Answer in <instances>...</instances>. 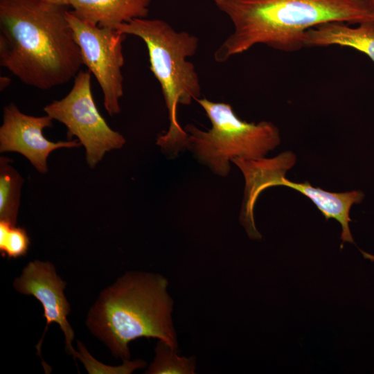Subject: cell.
I'll use <instances>...</instances> for the list:
<instances>
[{
    "label": "cell",
    "mask_w": 374,
    "mask_h": 374,
    "mask_svg": "<svg viewBox=\"0 0 374 374\" xmlns=\"http://www.w3.org/2000/svg\"><path fill=\"white\" fill-rule=\"evenodd\" d=\"M139 37L148 49L150 68L159 82L168 113L169 127L157 144L166 154L176 157L187 148L188 133L177 119L178 105H189L199 98L201 85L194 64L188 60L199 47V38L177 31L159 19L136 18L116 28Z\"/></svg>",
    "instance_id": "4"
},
{
    "label": "cell",
    "mask_w": 374,
    "mask_h": 374,
    "mask_svg": "<svg viewBox=\"0 0 374 374\" xmlns=\"http://www.w3.org/2000/svg\"><path fill=\"white\" fill-rule=\"evenodd\" d=\"M11 78L8 76H1L0 77V90L3 91L7 87H8L11 83Z\"/></svg>",
    "instance_id": "17"
},
{
    "label": "cell",
    "mask_w": 374,
    "mask_h": 374,
    "mask_svg": "<svg viewBox=\"0 0 374 374\" xmlns=\"http://www.w3.org/2000/svg\"><path fill=\"white\" fill-rule=\"evenodd\" d=\"M91 74L89 71H80L69 92L46 105L44 111L66 127L69 139L77 138L85 148L87 164L94 168L107 152L121 149L126 140L100 114L92 94Z\"/></svg>",
    "instance_id": "7"
},
{
    "label": "cell",
    "mask_w": 374,
    "mask_h": 374,
    "mask_svg": "<svg viewBox=\"0 0 374 374\" xmlns=\"http://www.w3.org/2000/svg\"><path fill=\"white\" fill-rule=\"evenodd\" d=\"M42 1H44L49 2L54 4L68 6L66 0H42Z\"/></svg>",
    "instance_id": "18"
},
{
    "label": "cell",
    "mask_w": 374,
    "mask_h": 374,
    "mask_svg": "<svg viewBox=\"0 0 374 374\" xmlns=\"http://www.w3.org/2000/svg\"><path fill=\"white\" fill-rule=\"evenodd\" d=\"M155 357L145 373L147 374H194L196 359L180 357L174 348L159 340L154 349Z\"/></svg>",
    "instance_id": "14"
},
{
    "label": "cell",
    "mask_w": 374,
    "mask_h": 374,
    "mask_svg": "<svg viewBox=\"0 0 374 374\" xmlns=\"http://www.w3.org/2000/svg\"><path fill=\"white\" fill-rule=\"evenodd\" d=\"M67 7L42 0H0L1 66L42 90L74 79L83 62Z\"/></svg>",
    "instance_id": "1"
},
{
    "label": "cell",
    "mask_w": 374,
    "mask_h": 374,
    "mask_svg": "<svg viewBox=\"0 0 374 374\" xmlns=\"http://www.w3.org/2000/svg\"><path fill=\"white\" fill-rule=\"evenodd\" d=\"M66 285V283L57 274L52 263L39 260L29 262L13 282V287L19 294L34 296L43 306L46 325L36 346L37 353L40 355L42 343L49 325L56 323L64 335L66 350L75 359L78 352L72 346L74 332L67 320L71 308L64 292Z\"/></svg>",
    "instance_id": "9"
},
{
    "label": "cell",
    "mask_w": 374,
    "mask_h": 374,
    "mask_svg": "<svg viewBox=\"0 0 374 374\" xmlns=\"http://www.w3.org/2000/svg\"><path fill=\"white\" fill-rule=\"evenodd\" d=\"M296 157L290 151L266 159H245L236 158L231 161L243 174L245 186L240 214V222L251 239H260L254 221V206L260 193L268 188L285 186L298 190L309 198L326 220H336L341 226V239L355 243L350 233V211L353 204H360L364 197L361 191L332 193L312 186L309 182L294 183L285 177L286 172L295 164Z\"/></svg>",
    "instance_id": "6"
},
{
    "label": "cell",
    "mask_w": 374,
    "mask_h": 374,
    "mask_svg": "<svg viewBox=\"0 0 374 374\" xmlns=\"http://www.w3.org/2000/svg\"><path fill=\"white\" fill-rule=\"evenodd\" d=\"M196 101L204 110L211 127L205 131L186 125L184 129L188 135L187 149L215 175L226 177L233 159L263 158L280 144L279 130L272 123L242 121L228 103L205 98Z\"/></svg>",
    "instance_id": "5"
},
{
    "label": "cell",
    "mask_w": 374,
    "mask_h": 374,
    "mask_svg": "<svg viewBox=\"0 0 374 374\" xmlns=\"http://www.w3.org/2000/svg\"><path fill=\"white\" fill-rule=\"evenodd\" d=\"M369 9L373 17V22L374 23V0H368Z\"/></svg>",
    "instance_id": "19"
},
{
    "label": "cell",
    "mask_w": 374,
    "mask_h": 374,
    "mask_svg": "<svg viewBox=\"0 0 374 374\" xmlns=\"http://www.w3.org/2000/svg\"><path fill=\"white\" fill-rule=\"evenodd\" d=\"M66 18L80 48L82 62L95 77L103 96V104L109 116L121 112L123 96L124 65L123 42L126 38L116 29L88 24L68 10Z\"/></svg>",
    "instance_id": "8"
},
{
    "label": "cell",
    "mask_w": 374,
    "mask_h": 374,
    "mask_svg": "<svg viewBox=\"0 0 374 374\" xmlns=\"http://www.w3.org/2000/svg\"><path fill=\"white\" fill-rule=\"evenodd\" d=\"M10 159L0 158V220L16 225L24 179L11 165Z\"/></svg>",
    "instance_id": "13"
},
{
    "label": "cell",
    "mask_w": 374,
    "mask_h": 374,
    "mask_svg": "<svg viewBox=\"0 0 374 374\" xmlns=\"http://www.w3.org/2000/svg\"><path fill=\"white\" fill-rule=\"evenodd\" d=\"M168 281L159 274L127 271L98 296L87 314L90 332L123 361L130 359L128 344L155 338L177 349L172 319L173 300Z\"/></svg>",
    "instance_id": "3"
},
{
    "label": "cell",
    "mask_w": 374,
    "mask_h": 374,
    "mask_svg": "<svg viewBox=\"0 0 374 374\" xmlns=\"http://www.w3.org/2000/svg\"><path fill=\"white\" fill-rule=\"evenodd\" d=\"M78 347L79 349L78 358L84 365L85 368L89 373H123L130 374L136 369L144 368L146 362L142 359L134 361L125 360L123 365L120 366H107L98 362L85 348L84 346L78 341Z\"/></svg>",
    "instance_id": "16"
},
{
    "label": "cell",
    "mask_w": 374,
    "mask_h": 374,
    "mask_svg": "<svg viewBox=\"0 0 374 374\" xmlns=\"http://www.w3.org/2000/svg\"><path fill=\"white\" fill-rule=\"evenodd\" d=\"M340 46L365 54L374 64V23L362 22L356 26L344 21H330L306 31L303 48Z\"/></svg>",
    "instance_id": "12"
},
{
    "label": "cell",
    "mask_w": 374,
    "mask_h": 374,
    "mask_svg": "<svg viewBox=\"0 0 374 374\" xmlns=\"http://www.w3.org/2000/svg\"><path fill=\"white\" fill-rule=\"evenodd\" d=\"M152 0H66L73 13L93 26L116 29L136 18H145Z\"/></svg>",
    "instance_id": "11"
},
{
    "label": "cell",
    "mask_w": 374,
    "mask_h": 374,
    "mask_svg": "<svg viewBox=\"0 0 374 374\" xmlns=\"http://www.w3.org/2000/svg\"><path fill=\"white\" fill-rule=\"evenodd\" d=\"M233 32L214 53L222 63L257 44L286 53L303 48L307 30L330 21H373L368 0H214Z\"/></svg>",
    "instance_id": "2"
},
{
    "label": "cell",
    "mask_w": 374,
    "mask_h": 374,
    "mask_svg": "<svg viewBox=\"0 0 374 374\" xmlns=\"http://www.w3.org/2000/svg\"><path fill=\"white\" fill-rule=\"evenodd\" d=\"M48 115L34 116L21 112L13 103L3 108V123L0 127V152H15L24 156L40 173L48 171L50 153L59 148L81 146L78 139L52 142L43 134L46 127H53Z\"/></svg>",
    "instance_id": "10"
},
{
    "label": "cell",
    "mask_w": 374,
    "mask_h": 374,
    "mask_svg": "<svg viewBox=\"0 0 374 374\" xmlns=\"http://www.w3.org/2000/svg\"><path fill=\"white\" fill-rule=\"evenodd\" d=\"M30 244V238L25 229L0 220V253L2 257L10 260L24 256Z\"/></svg>",
    "instance_id": "15"
}]
</instances>
